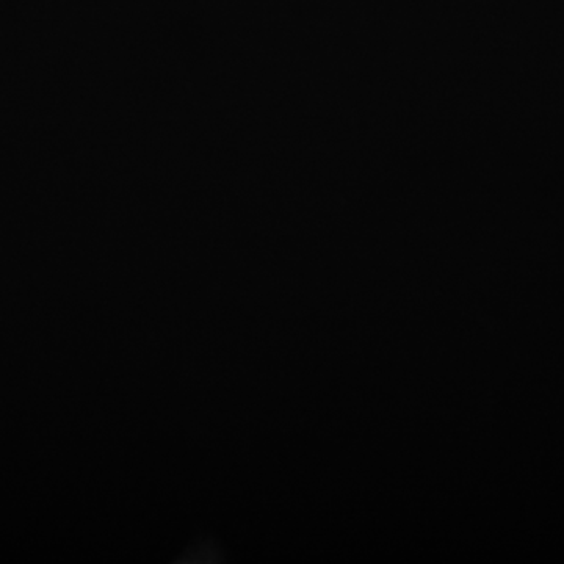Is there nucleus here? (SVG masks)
I'll return each instance as SVG.
<instances>
[]
</instances>
